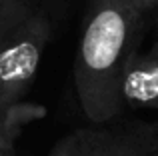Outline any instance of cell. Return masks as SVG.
<instances>
[{
	"mask_svg": "<svg viewBox=\"0 0 158 156\" xmlns=\"http://www.w3.org/2000/svg\"><path fill=\"white\" fill-rule=\"evenodd\" d=\"M142 34L144 14L132 0H88L74 56V88L92 124H108L124 110L120 78Z\"/></svg>",
	"mask_w": 158,
	"mask_h": 156,
	"instance_id": "1",
	"label": "cell"
},
{
	"mask_svg": "<svg viewBox=\"0 0 158 156\" xmlns=\"http://www.w3.org/2000/svg\"><path fill=\"white\" fill-rule=\"evenodd\" d=\"M52 36L50 18L26 0H6L0 12V102H22Z\"/></svg>",
	"mask_w": 158,
	"mask_h": 156,
	"instance_id": "2",
	"label": "cell"
},
{
	"mask_svg": "<svg viewBox=\"0 0 158 156\" xmlns=\"http://www.w3.org/2000/svg\"><path fill=\"white\" fill-rule=\"evenodd\" d=\"M82 156H158V124L132 122L120 126L80 128Z\"/></svg>",
	"mask_w": 158,
	"mask_h": 156,
	"instance_id": "3",
	"label": "cell"
},
{
	"mask_svg": "<svg viewBox=\"0 0 158 156\" xmlns=\"http://www.w3.org/2000/svg\"><path fill=\"white\" fill-rule=\"evenodd\" d=\"M120 100L124 108L158 112V42L130 54L120 78Z\"/></svg>",
	"mask_w": 158,
	"mask_h": 156,
	"instance_id": "4",
	"label": "cell"
},
{
	"mask_svg": "<svg viewBox=\"0 0 158 156\" xmlns=\"http://www.w3.org/2000/svg\"><path fill=\"white\" fill-rule=\"evenodd\" d=\"M42 116H46V108L40 104L18 102L6 108L0 118V156H14V144L22 128Z\"/></svg>",
	"mask_w": 158,
	"mask_h": 156,
	"instance_id": "5",
	"label": "cell"
},
{
	"mask_svg": "<svg viewBox=\"0 0 158 156\" xmlns=\"http://www.w3.org/2000/svg\"><path fill=\"white\" fill-rule=\"evenodd\" d=\"M46 156H82V132L80 128L62 136L46 152Z\"/></svg>",
	"mask_w": 158,
	"mask_h": 156,
	"instance_id": "6",
	"label": "cell"
},
{
	"mask_svg": "<svg viewBox=\"0 0 158 156\" xmlns=\"http://www.w3.org/2000/svg\"><path fill=\"white\" fill-rule=\"evenodd\" d=\"M132 2L136 4V8H138V10L142 12L144 16H146V14H150V12L154 10V4H156V0H132Z\"/></svg>",
	"mask_w": 158,
	"mask_h": 156,
	"instance_id": "7",
	"label": "cell"
},
{
	"mask_svg": "<svg viewBox=\"0 0 158 156\" xmlns=\"http://www.w3.org/2000/svg\"><path fill=\"white\" fill-rule=\"evenodd\" d=\"M152 14H154V26H156V30H158V0H156V4H154V10H152Z\"/></svg>",
	"mask_w": 158,
	"mask_h": 156,
	"instance_id": "8",
	"label": "cell"
},
{
	"mask_svg": "<svg viewBox=\"0 0 158 156\" xmlns=\"http://www.w3.org/2000/svg\"><path fill=\"white\" fill-rule=\"evenodd\" d=\"M4 112H6V110L2 108V102H0V118H2V114H4Z\"/></svg>",
	"mask_w": 158,
	"mask_h": 156,
	"instance_id": "9",
	"label": "cell"
},
{
	"mask_svg": "<svg viewBox=\"0 0 158 156\" xmlns=\"http://www.w3.org/2000/svg\"><path fill=\"white\" fill-rule=\"evenodd\" d=\"M4 2H6V0H0V12H2V8H4Z\"/></svg>",
	"mask_w": 158,
	"mask_h": 156,
	"instance_id": "10",
	"label": "cell"
},
{
	"mask_svg": "<svg viewBox=\"0 0 158 156\" xmlns=\"http://www.w3.org/2000/svg\"><path fill=\"white\" fill-rule=\"evenodd\" d=\"M26 2H28V0H26Z\"/></svg>",
	"mask_w": 158,
	"mask_h": 156,
	"instance_id": "11",
	"label": "cell"
}]
</instances>
